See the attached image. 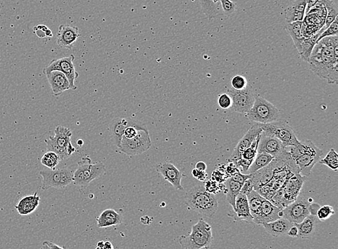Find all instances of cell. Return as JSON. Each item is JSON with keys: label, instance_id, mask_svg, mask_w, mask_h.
Returning <instances> with one entry per match:
<instances>
[{"label": "cell", "instance_id": "cell-1", "mask_svg": "<svg viewBox=\"0 0 338 249\" xmlns=\"http://www.w3.org/2000/svg\"><path fill=\"white\" fill-rule=\"evenodd\" d=\"M338 37H326L316 43L308 60L309 69L328 84L338 81Z\"/></svg>", "mask_w": 338, "mask_h": 249}, {"label": "cell", "instance_id": "cell-2", "mask_svg": "<svg viewBox=\"0 0 338 249\" xmlns=\"http://www.w3.org/2000/svg\"><path fill=\"white\" fill-rule=\"evenodd\" d=\"M185 202L191 208L207 218H213L218 209V200L213 194L206 190L204 184L193 186L185 195Z\"/></svg>", "mask_w": 338, "mask_h": 249}, {"label": "cell", "instance_id": "cell-3", "mask_svg": "<svg viewBox=\"0 0 338 249\" xmlns=\"http://www.w3.org/2000/svg\"><path fill=\"white\" fill-rule=\"evenodd\" d=\"M289 153L301 175L307 177L310 175L313 167L319 162L323 155V151L309 140L300 141L296 147H291Z\"/></svg>", "mask_w": 338, "mask_h": 249}, {"label": "cell", "instance_id": "cell-4", "mask_svg": "<svg viewBox=\"0 0 338 249\" xmlns=\"http://www.w3.org/2000/svg\"><path fill=\"white\" fill-rule=\"evenodd\" d=\"M212 241V229L202 218L192 226L190 234L179 238L181 249H207Z\"/></svg>", "mask_w": 338, "mask_h": 249}, {"label": "cell", "instance_id": "cell-5", "mask_svg": "<svg viewBox=\"0 0 338 249\" xmlns=\"http://www.w3.org/2000/svg\"><path fill=\"white\" fill-rule=\"evenodd\" d=\"M54 136L45 140L48 151H53L58 155L60 161L68 159L76 151L71 142L72 131L65 126H58L54 131Z\"/></svg>", "mask_w": 338, "mask_h": 249}, {"label": "cell", "instance_id": "cell-6", "mask_svg": "<svg viewBox=\"0 0 338 249\" xmlns=\"http://www.w3.org/2000/svg\"><path fill=\"white\" fill-rule=\"evenodd\" d=\"M106 172V166L101 161L92 162L88 156L82 158L74 172L73 183L76 186L87 188L94 179H97Z\"/></svg>", "mask_w": 338, "mask_h": 249}, {"label": "cell", "instance_id": "cell-7", "mask_svg": "<svg viewBox=\"0 0 338 249\" xmlns=\"http://www.w3.org/2000/svg\"><path fill=\"white\" fill-rule=\"evenodd\" d=\"M249 120L260 124L270 123L279 120V110L271 102L257 96L253 106L247 113Z\"/></svg>", "mask_w": 338, "mask_h": 249}, {"label": "cell", "instance_id": "cell-8", "mask_svg": "<svg viewBox=\"0 0 338 249\" xmlns=\"http://www.w3.org/2000/svg\"><path fill=\"white\" fill-rule=\"evenodd\" d=\"M259 124L263 132L281 140L286 148L296 147L300 143L294 131L286 121L277 120L270 123Z\"/></svg>", "mask_w": 338, "mask_h": 249}, {"label": "cell", "instance_id": "cell-9", "mask_svg": "<svg viewBox=\"0 0 338 249\" xmlns=\"http://www.w3.org/2000/svg\"><path fill=\"white\" fill-rule=\"evenodd\" d=\"M42 177V189L50 188L63 189L73 183L74 172L68 168L58 169L50 171H41Z\"/></svg>", "mask_w": 338, "mask_h": 249}, {"label": "cell", "instance_id": "cell-10", "mask_svg": "<svg viewBox=\"0 0 338 249\" xmlns=\"http://www.w3.org/2000/svg\"><path fill=\"white\" fill-rule=\"evenodd\" d=\"M152 145L148 129H142L134 138H126L123 136L119 149L128 156H136L148 151Z\"/></svg>", "mask_w": 338, "mask_h": 249}, {"label": "cell", "instance_id": "cell-11", "mask_svg": "<svg viewBox=\"0 0 338 249\" xmlns=\"http://www.w3.org/2000/svg\"><path fill=\"white\" fill-rule=\"evenodd\" d=\"M74 60V55L62 57L58 59H53L44 69V74H46L53 71H59L65 74L68 79L71 90H76L77 87L75 85V80L79 77V74L75 70V67L73 63Z\"/></svg>", "mask_w": 338, "mask_h": 249}, {"label": "cell", "instance_id": "cell-12", "mask_svg": "<svg viewBox=\"0 0 338 249\" xmlns=\"http://www.w3.org/2000/svg\"><path fill=\"white\" fill-rule=\"evenodd\" d=\"M227 94L230 96L232 101L230 109L237 113H247L255 102V97L252 87L249 84L242 90H235L231 87L227 90Z\"/></svg>", "mask_w": 338, "mask_h": 249}, {"label": "cell", "instance_id": "cell-13", "mask_svg": "<svg viewBox=\"0 0 338 249\" xmlns=\"http://www.w3.org/2000/svg\"><path fill=\"white\" fill-rule=\"evenodd\" d=\"M308 199L299 196L292 203L282 210V218L293 224H299L310 215V204Z\"/></svg>", "mask_w": 338, "mask_h": 249}, {"label": "cell", "instance_id": "cell-14", "mask_svg": "<svg viewBox=\"0 0 338 249\" xmlns=\"http://www.w3.org/2000/svg\"><path fill=\"white\" fill-rule=\"evenodd\" d=\"M307 179V177L296 173L286 181L285 184L281 188L283 190V209L296 200Z\"/></svg>", "mask_w": 338, "mask_h": 249}, {"label": "cell", "instance_id": "cell-15", "mask_svg": "<svg viewBox=\"0 0 338 249\" xmlns=\"http://www.w3.org/2000/svg\"><path fill=\"white\" fill-rule=\"evenodd\" d=\"M263 132V130L260 127L259 124L254 125L251 127L249 131L245 133V136L240 139L239 143L234 148L232 156L228 159L229 162L232 163L233 164H237L238 161L241 159L242 154L245 150H247L249 147L252 145L254 140L256 139Z\"/></svg>", "mask_w": 338, "mask_h": 249}, {"label": "cell", "instance_id": "cell-16", "mask_svg": "<svg viewBox=\"0 0 338 249\" xmlns=\"http://www.w3.org/2000/svg\"><path fill=\"white\" fill-rule=\"evenodd\" d=\"M285 151H286V147L283 145L281 140L267 134L263 131L261 133L259 147H257V154L266 153L270 154L273 158H276L284 154Z\"/></svg>", "mask_w": 338, "mask_h": 249}, {"label": "cell", "instance_id": "cell-17", "mask_svg": "<svg viewBox=\"0 0 338 249\" xmlns=\"http://www.w3.org/2000/svg\"><path fill=\"white\" fill-rule=\"evenodd\" d=\"M80 36L78 27L61 25L56 34V44L64 49H72Z\"/></svg>", "mask_w": 338, "mask_h": 249}, {"label": "cell", "instance_id": "cell-18", "mask_svg": "<svg viewBox=\"0 0 338 249\" xmlns=\"http://www.w3.org/2000/svg\"><path fill=\"white\" fill-rule=\"evenodd\" d=\"M156 171L163 176L165 180L168 181L176 190H183L181 184L183 174L173 164L170 162L159 163L156 165Z\"/></svg>", "mask_w": 338, "mask_h": 249}, {"label": "cell", "instance_id": "cell-19", "mask_svg": "<svg viewBox=\"0 0 338 249\" xmlns=\"http://www.w3.org/2000/svg\"><path fill=\"white\" fill-rule=\"evenodd\" d=\"M277 164V159L274 158L273 161L268 165L256 172L255 173L251 174L250 179L253 184L254 190L257 191L263 186H266L273 179L274 172Z\"/></svg>", "mask_w": 338, "mask_h": 249}, {"label": "cell", "instance_id": "cell-20", "mask_svg": "<svg viewBox=\"0 0 338 249\" xmlns=\"http://www.w3.org/2000/svg\"><path fill=\"white\" fill-rule=\"evenodd\" d=\"M135 120H133L130 117H126V118L117 117L110 122L109 127L110 139H111L112 143L118 149L120 147L123 136H124V131L128 126L133 124Z\"/></svg>", "mask_w": 338, "mask_h": 249}, {"label": "cell", "instance_id": "cell-21", "mask_svg": "<svg viewBox=\"0 0 338 249\" xmlns=\"http://www.w3.org/2000/svg\"><path fill=\"white\" fill-rule=\"evenodd\" d=\"M54 96L61 95L65 91L71 90L69 80L65 74L59 71H53L45 74Z\"/></svg>", "mask_w": 338, "mask_h": 249}, {"label": "cell", "instance_id": "cell-22", "mask_svg": "<svg viewBox=\"0 0 338 249\" xmlns=\"http://www.w3.org/2000/svg\"><path fill=\"white\" fill-rule=\"evenodd\" d=\"M281 218H282V210L274 205L269 200L264 198L261 207V215L256 224L263 225L264 223L275 221Z\"/></svg>", "mask_w": 338, "mask_h": 249}, {"label": "cell", "instance_id": "cell-23", "mask_svg": "<svg viewBox=\"0 0 338 249\" xmlns=\"http://www.w3.org/2000/svg\"><path fill=\"white\" fill-rule=\"evenodd\" d=\"M293 225L294 224L291 223L285 218H281L275 221L263 224L262 225L268 234L274 237H279V236L287 235L290 229Z\"/></svg>", "mask_w": 338, "mask_h": 249}, {"label": "cell", "instance_id": "cell-24", "mask_svg": "<svg viewBox=\"0 0 338 249\" xmlns=\"http://www.w3.org/2000/svg\"><path fill=\"white\" fill-rule=\"evenodd\" d=\"M97 226L103 229L121 225L123 222L122 215L113 209H107L96 218Z\"/></svg>", "mask_w": 338, "mask_h": 249}, {"label": "cell", "instance_id": "cell-25", "mask_svg": "<svg viewBox=\"0 0 338 249\" xmlns=\"http://www.w3.org/2000/svg\"><path fill=\"white\" fill-rule=\"evenodd\" d=\"M234 212L236 214V220H243L247 223H253V218L251 215L247 195L242 193L237 195L235 200V211Z\"/></svg>", "mask_w": 338, "mask_h": 249}, {"label": "cell", "instance_id": "cell-26", "mask_svg": "<svg viewBox=\"0 0 338 249\" xmlns=\"http://www.w3.org/2000/svg\"><path fill=\"white\" fill-rule=\"evenodd\" d=\"M318 219L316 215L310 214L308 215L301 223L294 224L299 230V238L302 239H309L314 236Z\"/></svg>", "mask_w": 338, "mask_h": 249}, {"label": "cell", "instance_id": "cell-27", "mask_svg": "<svg viewBox=\"0 0 338 249\" xmlns=\"http://www.w3.org/2000/svg\"><path fill=\"white\" fill-rule=\"evenodd\" d=\"M39 203H40V197L38 196L37 193H35L34 195H29L21 199L19 203L15 206V208L19 215H28L33 213L37 209Z\"/></svg>", "mask_w": 338, "mask_h": 249}, {"label": "cell", "instance_id": "cell-28", "mask_svg": "<svg viewBox=\"0 0 338 249\" xmlns=\"http://www.w3.org/2000/svg\"><path fill=\"white\" fill-rule=\"evenodd\" d=\"M247 197L251 215L253 218V223H256L261 215V207H262V202L264 200V197L260 195L255 190H252L248 195H247Z\"/></svg>", "mask_w": 338, "mask_h": 249}, {"label": "cell", "instance_id": "cell-29", "mask_svg": "<svg viewBox=\"0 0 338 249\" xmlns=\"http://www.w3.org/2000/svg\"><path fill=\"white\" fill-rule=\"evenodd\" d=\"M324 30H325V28L323 29L319 30L316 34L312 35V36L304 39L303 42L301 44L300 49L299 50L298 52L300 53L301 58L304 61L307 62L308 60H309V57L312 54L313 49H314V46L316 45V40H317L320 35L321 34L322 32Z\"/></svg>", "mask_w": 338, "mask_h": 249}, {"label": "cell", "instance_id": "cell-30", "mask_svg": "<svg viewBox=\"0 0 338 249\" xmlns=\"http://www.w3.org/2000/svg\"><path fill=\"white\" fill-rule=\"evenodd\" d=\"M242 186H243V184L233 180L231 177L225 181V194L227 196V201L232 206L234 211H235L236 198L241 191Z\"/></svg>", "mask_w": 338, "mask_h": 249}, {"label": "cell", "instance_id": "cell-31", "mask_svg": "<svg viewBox=\"0 0 338 249\" xmlns=\"http://www.w3.org/2000/svg\"><path fill=\"white\" fill-rule=\"evenodd\" d=\"M201 8L208 19H212L221 14L220 0H199Z\"/></svg>", "mask_w": 338, "mask_h": 249}, {"label": "cell", "instance_id": "cell-32", "mask_svg": "<svg viewBox=\"0 0 338 249\" xmlns=\"http://www.w3.org/2000/svg\"><path fill=\"white\" fill-rule=\"evenodd\" d=\"M302 25H303L302 22L286 23V29L291 35L297 51L300 50L301 44L305 38L303 35Z\"/></svg>", "mask_w": 338, "mask_h": 249}, {"label": "cell", "instance_id": "cell-33", "mask_svg": "<svg viewBox=\"0 0 338 249\" xmlns=\"http://www.w3.org/2000/svg\"><path fill=\"white\" fill-rule=\"evenodd\" d=\"M274 159L273 156L266 153H261L256 155L255 159L252 161V164L247 171V174L255 173L257 171L268 166Z\"/></svg>", "mask_w": 338, "mask_h": 249}, {"label": "cell", "instance_id": "cell-34", "mask_svg": "<svg viewBox=\"0 0 338 249\" xmlns=\"http://www.w3.org/2000/svg\"><path fill=\"white\" fill-rule=\"evenodd\" d=\"M325 9H326V17H325L324 28L326 29L334 22V19L337 18L338 12L337 5L332 0H324Z\"/></svg>", "mask_w": 338, "mask_h": 249}, {"label": "cell", "instance_id": "cell-35", "mask_svg": "<svg viewBox=\"0 0 338 249\" xmlns=\"http://www.w3.org/2000/svg\"><path fill=\"white\" fill-rule=\"evenodd\" d=\"M320 163L323 165H326L331 170L334 172H337L338 169V155L337 153L334 151V149H330L328 154L326 155L324 159H320L319 161Z\"/></svg>", "mask_w": 338, "mask_h": 249}, {"label": "cell", "instance_id": "cell-36", "mask_svg": "<svg viewBox=\"0 0 338 249\" xmlns=\"http://www.w3.org/2000/svg\"><path fill=\"white\" fill-rule=\"evenodd\" d=\"M41 162L44 166L51 169V170H55L58 163L60 162L59 157L57 154H55L53 151H47L45 154L43 156Z\"/></svg>", "mask_w": 338, "mask_h": 249}, {"label": "cell", "instance_id": "cell-37", "mask_svg": "<svg viewBox=\"0 0 338 249\" xmlns=\"http://www.w3.org/2000/svg\"><path fill=\"white\" fill-rule=\"evenodd\" d=\"M260 140V136L257 137L253 143L250 146L247 150H245L242 154L241 159L249 160V161H253L255 159L256 155L257 154V147H259V143Z\"/></svg>", "mask_w": 338, "mask_h": 249}, {"label": "cell", "instance_id": "cell-38", "mask_svg": "<svg viewBox=\"0 0 338 249\" xmlns=\"http://www.w3.org/2000/svg\"><path fill=\"white\" fill-rule=\"evenodd\" d=\"M334 214L333 208L331 205L320 206L318 211H316V218L321 221L327 220Z\"/></svg>", "mask_w": 338, "mask_h": 249}, {"label": "cell", "instance_id": "cell-39", "mask_svg": "<svg viewBox=\"0 0 338 249\" xmlns=\"http://www.w3.org/2000/svg\"><path fill=\"white\" fill-rule=\"evenodd\" d=\"M337 33L338 20L337 18H336L334 19V22L332 23L328 28L324 30L322 32L321 34L320 35L319 38H318L317 40H316V43L319 42L320 40H322V39L324 38H326V37L335 36V35H337Z\"/></svg>", "mask_w": 338, "mask_h": 249}, {"label": "cell", "instance_id": "cell-40", "mask_svg": "<svg viewBox=\"0 0 338 249\" xmlns=\"http://www.w3.org/2000/svg\"><path fill=\"white\" fill-rule=\"evenodd\" d=\"M305 17V13L303 12H296L291 10H285V18L287 23L303 22Z\"/></svg>", "mask_w": 338, "mask_h": 249}, {"label": "cell", "instance_id": "cell-41", "mask_svg": "<svg viewBox=\"0 0 338 249\" xmlns=\"http://www.w3.org/2000/svg\"><path fill=\"white\" fill-rule=\"evenodd\" d=\"M247 85L248 83H247L246 78L244 77L243 76H234L231 80V86L235 90H244Z\"/></svg>", "mask_w": 338, "mask_h": 249}, {"label": "cell", "instance_id": "cell-42", "mask_svg": "<svg viewBox=\"0 0 338 249\" xmlns=\"http://www.w3.org/2000/svg\"><path fill=\"white\" fill-rule=\"evenodd\" d=\"M286 9L293 12L305 13L307 10V0H294Z\"/></svg>", "mask_w": 338, "mask_h": 249}, {"label": "cell", "instance_id": "cell-43", "mask_svg": "<svg viewBox=\"0 0 338 249\" xmlns=\"http://www.w3.org/2000/svg\"><path fill=\"white\" fill-rule=\"evenodd\" d=\"M221 7L224 15H230L236 10V4L231 0H220Z\"/></svg>", "mask_w": 338, "mask_h": 249}, {"label": "cell", "instance_id": "cell-44", "mask_svg": "<svg viewBox=\"0 0 338 249\" xmlns=\"http://www.w3.org/2000/svg\"><path fill=\"white\" fill-rule=\"evenodd\" d=\"M33 31L35 34L40 38H44L45 37H52V32L48 28L47 26H44V25H40V26H35L33 28Z\"/></svg>", "mask_w": 338, "mask_h": 249}, {"label": "cell", "instance_id": "cell-45", "mask_svg": "<svg viewBox=\"0 0 338 249\" xmlns=\"http://www.w3.org/2000/svg\"><path fill=\"white\" fill-rule=\"evenodd\" d=\"M218 104L222 109H230L232 101L228 94H222L218 98Z\"/></svg>", "mask_w": 338, "mask_h": 249}, {"label": "cell", "instance_id": "cell-46", "mask_svg": "<svg viewBox=\"0 0 338 249\" xmlns=\"http://www.w3.org/2000/svg\"><path fill=\"white\" fill-rule=\"evenodd\" d=\"M233 180L237 181L240 184H243L247 179H250L251 174H244L241 173L239 170L236 171L235 173L232 174L230 177Z\"/></svg>", "mask_w": 338, "mask_h": 249}, {"label": "cell", "instance_id": "cell-47", "mask_svg": "<svg viewBox=\"0 0 338 249\" xmlns=\"http://www.w3.org/2000/svg\"><path fill=\"white\" fill-rule=\"evenodd\" d=\"M254 190L253 184H252V181L250 179H247L245 181V183L243 184L242 186L241 191L240 193L244 194V195H248L250 192H252Z\"/></svg>", "mask_w": 338, "mask_h": 249}, {"label": "cell", "instance_id": "cell-48", "mask_svg": "<svg viewBox=\"0 0 338 249\" xmlns=\"http://www.w3.org/2000/svg\"><path fill=\"white\" fill-rule=\"evenodd\" d=\"M192 175H193V177H195V179H197L201 181H205L208 176L207 174L206 173V172L199 171L196 170V169H194V170L192 171Z\"/></svg>", "mask_w": 338, "mask_h": 249}, {"label": "cell", "instance_id": "cell-49", "mask_svg": "<svg viewBox=\"0 0 338 249\" xmlns=\"http://www.w3.org/2000/svg\"><path fill=\"white\" fill-rule=\"evenodd\" d=\"M288 236L290 237L297 238L299 237V230L296 225H293L292 227L290 229L289 232H288Z\"/></svg>", "mask_w": 338, "mask_h": 249}, {"label": "cell", "instance_id": "cell-50", "mask_svg": "<svg viewBox=\"0 0 338 249\" xmlns=\"http://www.w3.org/2000/svg\"><path fill=\"white\" fill-rule=\"evenodd\" d=\"M322 1L323 0H307V10H307V12L309 11L311 9L314 8L316 5H317Z\"/></svg>", "mask_w": 338, "mask_h": 249}, {"label": "cell", "instance_id": "cell-51", "mask_svg": "<svg viewBox=\"0 0 338 249\" xmlns=\"http://www.w3.org/2000/svg\"><path fill=\"white\" fill-rule=\"evenodd\" d=\"M44 243L48 245L49 249H67L65 246H60V245L56 244V243H53L51 241H46Z\"/></svg>", "mask_w": 338, "mask_h": 249}, {"label": "cell", "instance_id": "cell-52", "mask_svg": "<svg viewBox=\"0 0 338 249\" xmlns=\"http://www.w3.org/2000/svg\"><path fill=\"white\" fill-rule=\"evenodd\" d=\"M206 168H207V166H206V164L205 163L203 162V161H199V162L196 163V165H195V168L196 170H198L199 171H203V172H206Z\"/></svg>", "mask_w": 338, "mask_h": 249}, {"label": "cell", "instance_id": "cell-53", "mask_svg": "<svg viewBox=\"0 0 338 249\" xmlns=\"http://www.w3.org/2000/svg\"><path fill=\"white\" fill-rule=\"evenodd\" d=\"M151 221H152V219L149 216H143L141 218V222L144 225H149L151 223Z\"/></svg>", "mask_w": 338, "mask_h": 249}, {"label": "cell", "instance_id": "cell-54", "mask_svg": "<svg viewBox=\"0 0 338 249\" xmlns=\"http://www.w3.org/2000/svg\"><path fill=\"white\" fill-rule=\"evenodd\" d=\"M103 249H114V247H113L111 242L105 241V244L104 246H103Z\"/></svg>", "mask_w": 338, "mask_h": 249}, {"label": "cell", "instance_id": "cell-55", "mask_svg": "<svg viewBox=\"0 0 338 249\" xmlns=\"http://www.w3.org/2000/svg\"><path fill=\"white\" fill-rule=\"evenodd\" d=\"M105 244V241H100L98 243H97V246L98 247H102L103 248V246H104Z\"/></svg>", "mask_w": 338, "mask_h": 249}, {"label": "cell", "instance_id": "cell-56", "mask_svg": "<svg viewBox=\"0 0 338 249\" xmlns=\"http://www.w3.org/2000/svg\"><path fill=\"white\" fill-rule=\"evenodd\" d=\"M40 249H49V247H48V245L45 244V243H43V245L42 246V248Z\"/></svg>", "mask_w": 338, "mask_h": 249}, {"label": "cell", "instance_id": "cell-57", "mask_svg": "<svg viewBox=\"0 0 338 249\" xmlns=\"http://www.w3.org/2000/svg\"><path fill=\"white\" fill-rule=\"evenodd\" d=\"M83 143H83V140H79L77 141V144H78V145L80 146V147H81V146H83Z\"/></svg>", "mask_w": 338, "mask_h": 249}, {"label": "cell", "instance_id": "cell-58", "mask_svg": "<svg viewBox=\"0 0 338 249\" xmlns=\"http://www.w3.org/2000/svg\"><path fill=\"white\" fill-rule=\"evenodd\" d=\"M95 249H103V248H102V247H98V246H97V247H96V248H95Z\"/></svg>", "mask_w": 338, "mask_h": 249}]
</instances>
